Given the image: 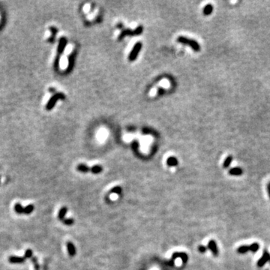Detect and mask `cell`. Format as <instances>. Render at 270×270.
Here are the masks:
<instances>
[{"label":"cell","mask_w":270,"mask_h":270,"mask_svg":"<svg viewBox=\"0 0 270 270\" xmlns=\"http://www.w3.org/2000/svg\"><path fill=\"white\" fill-rule=\"evenodd\" d=\"M177 41L181 44H183L188 45L195 52H199L200 50V44L194 39H191V38H186V37L184 36H179L177 38Z\"/></svg>","instance_id":"6da1fadb"},{"label":"cell","mask_w":270,"mask_h":270,"mask_svg":"<svg viewBox=\"0 0 270 270\" xmlns=\"http://www.w3.org/2000/svg\"><path fill=\"white\" fill-rule=\"evenodd\" d=\"M65 98V95L63 93H56L55 95H53V96L50 98V99L48 101V104L46 105V110H50L53 108V107L56 105V101L58 100H63Z\"/></svg>","instance_id":"7a4b0ae2"},{"label":"cell","mask_w":270,"mask_h":270,"mask_svg":"<svg viewBox=\"0 0 270 270\" xmlns=\"http://www.w3.org/2000/svg\"><path fill=\"white\" fill-rule=\"evenodd\" d=\"M143 31V27L142 26H138L135 29V30L131 29H125L122 30V32L120 33V37H119V40H122L124 37L128 36H136V35H140L141 34Z\"/></svg>","instance_id":"3957f363"},{"label":"cell","mask_w":270,"mask_h":270,"mask_svg":"<svg viewBox=\"0 0 270 270\" xmlns=\"http://www.w3.org/2000/svg\"><path fill=\"white\" fill-rule=\"evenodd\" d=\"M67 39L65 38V37H63L59 39V46H58V49H57V53H58V56L56 57V59L55 61V66L58 67L59 66V56H61L62 53H63L64 51L65 46L67 45Z\"/></svg>","instance_id":"277c9868"},{"label":"cell","mask_w":270,"mask_h":270,"mask_svg":"<svg viewBox=\"0 0 270 270\" xmlns=\"http://www.w3.org/2000/svg\"><path fill=\"white\" fill-rule=\"evenodd\" d=\"M142 47H143V44H142L141 42H137L135 44V46H134V48H133V49L131 50V51L130 54H129V56H128L129 61H131V62L135 61L136 59H137V56H138V54H139V53L140 52V50H141Z\"/></svg>","instance_id":"5b68a950"},{"label":"cell","mask_w":270,"mask_h":270,"mask_svg":"<svg viewBox=\"0 0 270 270\" xmlns=\"http://www.w3.org/2000/svg\"><path fill=\"white\" fill-rule=\"evenodd\" d=\"M177 258H181L182 260V263H186L188 261V256L187 254L184 252H176L173 254L172 256V260H171L170 262L168 263L169 265L172 266L173 264V261L175 260Z\"/></svg>","instance_id":"8992f818"},{"label":"cell","mask_w":270,"mask_h":270,"mask_svg":"<svg viewBox=\"0 0 270 270\" xmlns=\"http://www.w3.org/2000/svg\"><path fill=\"white\" fill-rule=\"evenodd\" d=\"M269 260H270V254L268 252L267 250L265 249L264 251H263L262 257H261L260 258L259 260L257 261V265L258 267H263V266H264V265L267 262H269Z\"/></svg>","instance_id":"52a82bcc"},{"label":"cell","mask_w":270,"mask_h":270,"mask_svg":"<svg viewBox=\"0 0 270 270\" xmlns=\"http://www.w3.org/2000/svg\"><path fill=\"white\" fill-rule=\"evenodd\" d=\"M207 246H208V249L212 251V254H213L215 257L219 256V248H218L217 243H216V242L214 240V239H211V240L209 242V243H208Z\"/></svg>","instance_id":"ba28073f"},{"label":"cell","mask_w":270,"mask_h":270,"mask_svg":"<svg viewBox=\"0 0 270 270\" xmlns=\"http://www.w3.org/2000/svg\"><path fill=\"white\" fill-rule=\"evenodd\" d=\"M229 174L230 176H235V177H239V176L242 175L243 173V170L241 167H233V168L230 169L229 170Z\"/></svg>","instance_id":"9c48e42d"},{"label":"cell","mask_w":270,"mask_h":270,"mask_svg":"<svg viewBox=\"0 0 270 270\" xmlns=\"http://www.w3.org/2000/svg\"><path fill=\"white\" fill-rule=\"evenodd\" d=\"M8 261L11 263H22L26 261V258L24 257L11 256L8 258Z\"/></svg>","instance_id":"30bf717a"},{"label":"cell","mask_w":270,"mask_h":270,"mask_svg":"<svg viewBox=\"0 0 270 270\" xmlns=\"http://www.w3.org/2000/svg\"><path fill=\"white\" fill-rule=\"evenodd\" d=\"M67 249H68V254L71 257H74L76 254V249H75L74 244L71 242H67Z\"/></svg>","instance_id":"8fae6325"},{"label":"cell","mask_w":270,"mask_h":270,"mask_svg":"<svg viewBox=\"0 0 270 270\" xmlns=\"http://www.w3.org/2000/svg\"><path fill=\"white\" fill-rule=\"evenodd\" d=\"M212 11H213V6L212 4H207L205 7L203 9V14L205 16H209V15L212 14Z\"/></svg>","instance_id":"7c38bea8"},{"label":"cell","mask_w":270,"mask_h":270,"mask_svg":"<svg viewBox=\"0 0 270 270\" xmlns=\"http://www.w3.org/2000/svg\"><path fill=\"white\" fill-rule=\"evenodd\" d=\"M249 251H251V245H242L237 249V253L240 254H246Z\"/></svg>","instance_id":"4fadbf2b"},{"label":"cell","mask_w":270,"mask_h":270,"mask_svg":"<svg viewBox=\"0 0 270 270\" xmlns=\"http://www.w3.org/2000/svg\"><path fill=\"white\" fill-rule=\"evenodd\" d=\"M179 162H178V160L177 158L175 157H170L167 158V164L170 167H176V166L178 165Z\"/></svg>","instance_id":"5bb4252c"},{"label":"cell","mask_w":270,"mask_h":270,"mask_svg":"<svg viewBox=\"0 0 270 270\" xmlns=\"http://www.w3.org/2000/svg\"><path fill=\"white\" fill-rule=\"evenodd\" d=\"M233 159H234V158H233L232 155H228V156L226 158L225 160H224V163H223V167H224V169L228 168V167H229L230 166L231 163H232Z\"/></svg>","instance_id":"9a60e30c"},{"label":"cell","mask_w":270,"mask_h":270,"mask_svg":"<svg viewBox=\"0 0 270 270\" xmlns=\"http://www.w3.org/2000/svg\"><path fill=\"white\" fill-rule=\"evenodd\" d=\"M75 54L76 53L73 52L71 53V56L69 57V61H68V71H71V68H73L74 63V59H75Z\"/></svg>","instance_id":"2e32d148"},{"label":"cell","mask_w":270,"mask_h":270,"mask_svg":"<svg viewBox=\"0 0 270 270\" xmlns=\"http://www.w3.org/2000/svg\"><path fill=\"white\" fill-rule=\"evenodd\" d=\"M77 169H78V170L80 171V172L87 173L90 170V169L91 168H90V167H89L88 166L86 165V164H79L78 167H77Z\"/></svg>","instance_id":"e0dca14e"},{"label":"cell","mask_w":270,"mask_h":270,"mask_svg":"<svg viewBox=\"0 0 270 270\" xmlns=\"http://www.w3.org/2000/svg\"><path fill=\"white\" fill-rule=\"evenodd\" d=\"M67 211H68V209H67L66 207H63L60 209L59 212V214H58V218L59 220H62V221L64 220L65 215V214L67 213Z\"/></svg>","instance_id":"ac0fdd59"},{"label":"cell","mask_w":270,"mask_h":270,"mask_svg":"<svg viewBox=\"0 0 270 270\" xmlns=\"http://www.w3.org/2000/svg\"><path fill=\"white\" fill-rule=\"evenodd\" d=\"M50 32H52V35H51V37H50L49 39H48V41H49L50 42L53 43V41H54L55 38H56V35L57 32H58V30H57V29L56 27H50Z\"/></svg>","instance_id":"d6986e66"},{"label":"cell","mask_w":270,"mask_h":270,"mask_svg":"<svg viewBox=\"0 0 270 270\" xmlns=\"http://www.w3.org/2000/svg\"><path fill=\"white\" fill-rule=\"evenodd\" d=\"M14 210L16 213L17 214H23L24 213V208L21 206V203H16L14 206Z\"/></svg>","instance_id":"ffe728a7"},{"label":"cell","mask_w":270,"mask_h":270,"mask_svg":"<svg viewBox=\"0 0 270 270\" xmlns=\"http://www.w3.org/2000/svg\"><path fill=\"white\" fill-rule=\"evenodd\" d=\"M102 170H103V168H102V167H101L100 165H95L93 166V167H91V169H90V171L95 174L99 173L101 172Z\"/></svg>","instance_id":"44dd1931"},{"label":"cell","mask_w":270,"mask_h":270,"mask_svg":"<svg viewBox=\"0 0 270 270\" xmlns=\"http://www.w3.org/2000/svg\"><path fill=\"white\" fill-rule=\"evenodd\" d=\"M34 206L33 205H32V204H29V205H28L27 206H26V207L24 208V214H26V215H29V214H31L32 212H33V210H34Z\"/></svg>","instance_id":"7402d4cb"},{"label":"cell","mask_w":270,"mask_h":270,"mask_svg":"<svg viewBox=\"0 0 270 270\" xmlns=\"http://www.w3.org/2000/svg\"><path fill=\"white\" fill-rule=\"evenodd\" d=\"M250 245H251V252H253V253L257 252V251L260 249V245L257 242L253 243V244Z\"/></svg>","instance_id":"603a6c76"},{"label":"cell","mask_w":270,"mask_h":270,"mask_svg":"<svg viewBox=\"0 0 270 270\" xmlns=\"http://www.w3.org/2000/svg\"><path fill=\"white\" fill-rule=\"evenodd\" d=\"M110 193H111V194H113V193H115V194H120L122 193V188L121 187H119V186L113 188H112L111 191H110Z\"/></svg>","instance_id":"cb8c5ba5"},{"label":"cell","mask_w":270,"mask_h":270,"mask_svg":"<svg viewBox=\"0 0 270 270\" xmlns=\"http://www.w3.org/2000/svg\"><path fill=\"white\" fill-rule=\"evenodd\" d=\"M32 263H34L35 270H39L40 266L38 263V259H37V257H32Z\"/></svg>","instance_id":"d4e9b609"},{"label":"cell","mask_w":270,"mask_h":270,"mask_svg":"<svg viewBox=\"0 0 270 270\" xmlns=\"http://www.w3.org/2000/svg\"><path fill=\"white\" fill-rule=\"evenodd\" d=\"M32 257V251L31 249H28L26 250V252H25V256L24 257L26 259H28V258H31Z\"/></svg>","instance_id":"484cf974"},{"label":"cell","mask_w":270,"mask_h":270,"mask_svg":"<svg viewBox=\"0 0 270 270\" xmlns=\"http://www.w3.org/2000/svg\"><path fill=\"white\" fill-rule=\"evenodd\" d=\"M198 251L200 253H202V254H204V253L207 251V248H206V246L200 245L198 246Z\"/></svg>","instance_id":"4316f807"},{"label":"cell","mask_w":270,"mask_h":270,"mask_svg":"<svg viewBox=\"0 0 270 270\" xmlns=\"http://www.w3.org/2000/svg\"><path fill=\"white\" fill-rule=\"evenodd\" d=\"M74 219H65V220H63V223L66 225H71V224H74Z\"/></svg>","instance_id":"83f0119b"},{"label":"cell","mask_w":270,"mask_h":270,"mask_svg":"<svg viewBox=\"0 0 270 270\" xmlns=\"http://www.w3.org/2000/svg\"><path fill=\"white\" fill-rule=\"evenodd\" d=\"M267 192H268V194H269V197L270 198V182H269L267 185Z\"/></svg>","instance_id":"f1b7e54d"},{"label":"cell","mask_w":270,"mask_h":270,"mask_svg":"<svg viewBox=\"0 0 270 270\" xmlns=\"http://www.w3.org/2000/svg\"><path fill=\"white\" fill-rule=\"evenodd\" d=\"M269 263H270V260H269Z\"/></svg>","instance_id":"f546056e"}]
</instances>
